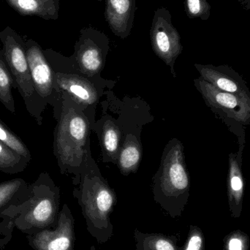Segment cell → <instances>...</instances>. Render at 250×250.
Segmentation results:
<instances>
[{
	"label": "cell",
	"mask_w": 250,
	"mask_h": 250,
	"mask_svg": "<svg viewBox=\"0 0 250 250\" xmlns=\"http://www.w3.org/2000/svg\"><path fill=\"white\" fill-rule=\"evenodd\" d=\"M208 7L206 0H186L187 13L190 18L202 17Z\"/></svg>",
	"instance_id": "cell-25"
},
{
	"label": "cell",
	"mask_w": 250,
	"mask_h": 250,
	"mask_svg": "<svg viewBox=\"0 0 250 250\" xmlns=\"http://www.w3.org/2000/svg\"><path fill=\"white\" fill-rule=\"evenodd\" d=\"M26 58L37 93L46 104L54 98L59 89L54 82V72L41 47L32 40L24 41Z\"/></svg>",
	"instance_id": "cell-9"
},
{
	"label": "cell",
	"mask_w": 250,
	"mask_h": 250,
	"mask_svg": "<svg viewBox=\"0 0 250 250\" xmlns=\"http://www.w3.org/2000/svg\"><path fill=\"white\" fill-rule=\"evenodd\" d=\"M135 250H182L179 246L177 236L160 233H143L138 229L134 230Z\"/></svg>",
	"instance_id": "cell-16"
},
{
	"label": "cell",
	"mask_w": 250,
	"mask_h": 250,
	"mask_svg": "<svg viewBox=\"0 0 250 250\" xmlns=\"http://www.w3.org/2000/svg\"><path fill=\"white\" fill-rule=\"evenodd\" d=\"M182 250H205V237L201 228L191 225Z\"/></svg>",
	"instance_id": "cell-23"
},
{
	"label": "cell",
	"mask_w": 250,
	"mask_h": 250,
	"mask_svg": "<svg viewBox=\"0 0 250 250\" xmlns=\"http://www.w3.org/2000/svg\"><path fill=\"white\" fill-rule=\"evenodd\" d=\"M99 1H102V0H99Z\"/></svg>",
	"instance_id": "cell-28"
},
{
	"label": "cell",
	"mask_w": 250,
	"mask_h": 250,
	"mask_svg": "<svg viewBox=\"0 0 250 250\" xmlns=\"http://www.w3.org/2000/svg\"><path fill=\"white\" fill-rule=\"evenodd\" d=\"M26 236L29 246L35 250H74L75 219L68 206H63L54 229H42Z\"/></svg>",
	"instance_id": "cell-7"
},
{
	"label": "cell",
	"mask_w": 250,
	"mask_h": 250,
	"mask_svg": "<svg viewBox=\"0 0 250 250\" xmlns=\"http://www.w3.org/2000/svg\"><path fill=\"white\" fill-rule=\"evenodd\" d=\"M195 83L207 105L226 124L239 131L250 124V101L220 90L201 77L195 80Z\"/></svg>",
	"instance_id": "cell-6"
},
{
	"label": "cell",
	"mask_w": 250,
	"mask_h": 250,
	"mask_svg": "<svg viewBox=\"0 0 250 250\" xmlns=\"http://www.w3.org/2000/svg\"><path fill=\"white\" fill-rule=\"evenodd\" d=\"M13 89H16L14 81L0 49V103L6 109L15 114L16 106L13 96Z\"/></svg>",
	"instance_id": "cell-18"
},
{
	"label": "cell",
	"mask_w": 250,
	"mask_h": 250,
	"mask_svg": "<svg viewBox=\"0 0 250 250\" xmlns=\"http://www.w3.org/2000/svg\"><path fill=\"white\" fill-rule=\"evenodd\" d=\"M13 228L14 226L10 219L2 218V222L0 223V250H2L11 239Z\"/></svg>",
	"instance_id": "cell-26"
},
{
	"label": "cell",
	"mask_w": 250,
	"mask_h": 250,
	"mask_svg": "<svg viewBox=\"0 0 250 250\" xmlns=\"http://www.w3.org/2000/svg\"><path fill=\"white\" fill-rule=\"evenodd\" d=\"M141 152L136 143L129 142L125 146L120 157V166L122 171L129 173L138 167L141 160Z\"/></svg>",
	"instance_id": "cell-21"
},
{
	"label": "cell",
	"mask_w": 250,
	"mask_h": 250,
	"mask_svg": "<svg viewBox=\"0 0 250 250\" xmlns=\"http://www.w3.org/2000/svg\"><path fill=\"white\" fill-rule=\"evenodd\" d=\"M201 77L214 87L250 101V91L240 75L229 67L198 65Z\"/></svg>",
	"instance_id": "cell-11"
},
{
	"label": "cell",
	"mask_w": 250,
	"mask_h": 250,
	"mask_svg": "<svg viewBox=\"0 0 250 250\" xmlns=\"http://www.w3.org/2000/svg\"><path fill=\"white\" fill-rule=\"evenodd\" d=\"M103 140L105 150L109 154H115L118 149L120 132L114 125L110 122H107L104 126Z\"/></svg>",
	"instance_id": "cell-24"
},
{
	"label": "cell",
	"mask_w": 250,
	"mask_h": 250,
	"mask_svg": "<svg viewBox=\"0 0 250 250\" xmlns=\"http://www.w3.org/2000/svg\"><path fill=\"white\" fill-rule=\"evenodd\" d=\"M60 191L47 173H42L29 184L27 196L0 213L14 227L28 235L45 229H54L60 213Z\"/></svg>",
	"instance_id": "cell-1"
},
{
	"label": "cell",
	"mask_w": 250,
	"mask_h": 250,
	"mask_svg": "<svg viewBox=\"0 0 250 250\" xmlns=\"http://www.w3.org/2000/svg\"><path fill=\"white\" fill-rule=\"evenodd\" d=\"M21 16H35L42 19L58 18L60 0H6Z\"/></svg>",
	"instance_id": "cell-15"
},
{
	"label": "cell",
	"mask_w": 250,
	"mask_h": 250,
	"mask_svg": "<svg viewBox=\"0 0 250 250\" xmlns=\"http://www.w3.org/2000/svg\"><path fill=\"white\" fill-rule=\"evenodd\" d=\"M29 184L21 178L0 183V213L9 207L24 200L29 192Z\"/></svg>",
	"instance_id": "cell-17"
},
{
	"label": "cell",
	"mask_w": 250,
	"mask_h": 250,
	"mask_svg": "<svg viewBox=\"0 0 250 250\" xmlns=\"http://www.w3.org/2000/svg\"><path fill=\"white\" fill-rule=\"evenodd\" d=\"M96 250V248H95V246H92V247H91V248H89V250Z\"/></svg>",
	"instance_id": "cell-27"
},
{
	"label": "cell",
	"mask_w": 250,
	"mask_h": 250,
	"mask_svg": "<svg viewBox=\"0 0 250 250\" xmlns=\"http://www.w3.org/2000/svg\"><path fill=\"white\" fill-rule=\"evenodd\" d=\"M54 82L59 89L67 92L79 103L92 105L98 99V94L93 86L79 76L54 72Z\"/></svg>",
	"instance_id": "cell-14"
},
{
	"label": "cell",
	"mask_w": 250,
	"mask_h": 250,
	"mask_svg": "<svg viewBox=\"0 0 250 250\" xmlns=\"http://www.w3.org/2000/svg\"><path fill=\"white\" fill-rule=\"evenodd\" d=\"M29 162L0 141V171L7 174H17L27 167Z\"/></svg>",
	"instance_id": "cell-19"
},
{
	"label": "cell",
	"mask_w": 250,
	"mask_h": 250,
	"mask_svg": "<svg viewBox=\"0 0 250 250\" xmlns=\"http://www.w3.org/2000/svg\"><path fill=\"white\" fill-rule=\"evenodd\" d=\"M0 141L4 143L18 154L23 156L30 161L32 156L26 144L1 120H0Z\"/></svg>",
	"instance_id": "cell-20"
},
{
	"label": "cell",
	"mask_w": 250,
	"mask_h": 250,
	"mask_svg": "<svg viewBox=\"0 0 250 250\" xmlns=\"http://www.w3.org/2000/svg\"><path fill=\"white\" fill-rule=\"evenodd\" d=\"M3 57L26 106V111L38 124H42L45 103L35 90L26 58L24 40L13 29L7 27L0 32Z\"/></svg>",
	"instance_id": "cell-2"
},
{
	"label": "cell",
	"mask_w": 250,
	"mask_h": 250,
	"mask_svg": "<svg viewBox=\"0 0 250 250\" xmlns=\"http://www.w3.org/2000/svg\"><path fill=\"white\" fill-rule=\"evenodd\" d=\"M86 120L72 108L64 107L54 133V154L61 167L80 163L86 144Z\"/></svg>",
	"instance_id": "cell-5"
},
{
	"label": "cell",
	"mask_w": 250,
	"mask_h": 250,
	"mask_svg": "<svg viewBox=\"0 0 250 250\" xmlns=\"http://www.w3.org/2000/svg\"><path fill=\"white\" fill-rule=\"evenodd\" d=\"M154 198L172 218L182 216L189 195V178L182 144L173 145L165 156Z\"/></svg>",
	"instance_id": "cell-3"
},
{
	"label": "cell",
	"mask_w": 250,
	"mask_h": 250,
	"mask_svg": "<svg viewBox=\"0 0 250 250\" xmlns=\"http://www.w3.org/2000/svg\"><path fill=\"white\" fill-rule=\"evenodd\" d=\"M89 234L99 244L114 236L110 215L117 202L114 191L99 179L86 180L76 194Z\"/></svg>",
	"instance_id": "cell-4"
},
{
	"label": "cell",
	"mask_w": 250,
	"mask_h": 250,
	"mask_svg": "<svg viewBox=\"0 0 250 250\" xmlns=\"http://www.w3.org/2000/svg\"><path fill=\"white\" fill-rule=\"evenodd\" d=\"M150 35L154 53L173 68L182 46L179 32L173 26L171 15L167 9L162 7L156 10Z\"/></svg>",
	"instance_id": "cell-8"
},
{
	"label": "cell",
	"mask_w": 250,
	"mask_h": 250,
	"mask_svg": "<svg viewBox=\"0 0 250 250\" xmlns=\"http://www.w3.org/2000/svg\"><path fill=\"white\" fill-rule=\"evenodd\" d=\"M135 0H106L105 16L111 31L125 39L133 24Z\"/></svg>",
	"instance_id": "cell-13"
},
{
	"label": "cell",
	"mask_w": 250,
	"mask_h": 250,
	"mask_svg": "<svg viewBox=\"0 0 250 250\" xmlns=\"http://www.w3.org/2000/svg\"><path fill=\"white\" fill-rule=\"evenodd\" d=\"M243 145L237 154H230L229 157V173L228 177V200L230 214L233 218H239L243 209L245 180L242 171V154Z\"/></svg>",
	"instance_id": "cell-12"
},
{
	"label": "cell",
	"mask_w": 250,
	"mask_h": 250,
	"mask_svg": "<svg viewBox=\"0 0 250 250\" xmlns=\"http://www.w3.org/2000/svg\"><path fill=\"white\" fill-rule=\"evenodd\" d=\"M250 248L249 236L239 229L230 232L223 239V250H249Z\"/></svg>",
	"instance_id": "cell-22"
},
{
	"label": "cell",
	"mask_w": 250,
	"mask_h": 250,
	"mask_svg": "<svg viewBox=\"0 0 250 250\" xmlns=\"http://www.w3.org/2000/svg\"><path fill=\"white\" fill-rule=\"evenodd\" d=\"M80 34L77 44L78 62L85 73L95 74L101 70L104 64L102 48L99 43L107 37L92 27L82 29Z\"/></svg>",
	"instance_id": "cell-10"
}]
</instances>
